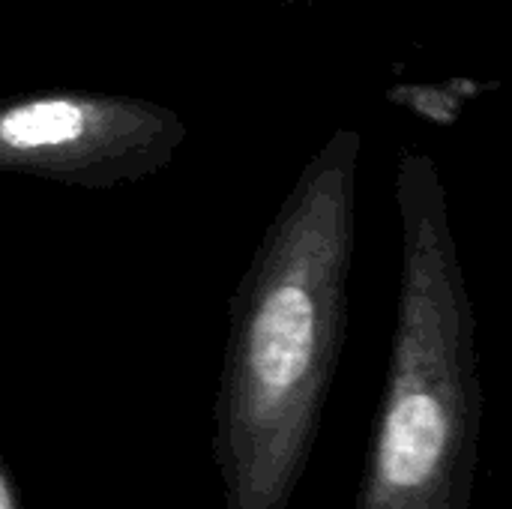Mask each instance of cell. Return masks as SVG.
Wrapping results in <instances>:
<instances>
[{"mask_svg":"<svg viewBox=\"0 0 512 509\" xmlns=\"http://www.w3.org/2000/svg\"><path fill=\"white\" fill-rule=\"evenodd\" d=\"M363 132L336 126L267 222L228 303L213 408L225 509H291L351 321Z\"/></svg>","mask_w":512,"mask_h":509,"instance_id":"obj_1","label":"cell"},{"mask_svg":"<svg viewBox=\"0 0 512 509\" xmlns=\"http://www.w3.org/2000/svg\"><path fill=\"white\" fill-rule=\"evenodd\" d=\"M393 201L396 324L357 509H468L483 426L477 312L432 153H396Z\"/></svg>","mask_w":512,"mask_h":509,"instance_id":"obj_2","label":"cell"},{"mask_svg":"<svg viewBox=\"0 0 512 509\" xmlns=\"http://www.w3.org/2000/svg\"><path fill=\"white\" fill-rule=\"evenodd\" d=\"M189 138L174 108L84 87L0 99V174L111 192L162 174Z\"/></svg>","mask_w":512,"mask_h":509,"instance_id":"obj_3","label":"cell"},{"mask_svg":"<svg viewBox=\"0 0 512 509\" xmlns=\"http://www.w3.org/2000/svg\"><path fill=\"white\" fill-rule=\"evenodd\" d=\"M0 509H21L18 507V495L12 486V477L6 471V465L0 462Z\"/></svg>","mask_w":512,"mask_h":509,"instance_id":"obj_4","label":"cell"},{"mask_svg":"<svg viewBox=\"0 0 512 509\" xmlns=\"http://www.w3.org/2000/svg\"><path fill=\"white\" fill-rule=\"evenodd\" d=\"M258 3H276V6H321L327 0H258Z\"/></svg>","mask_w":512,"mask_h":509,"instance_id":"obj_5","label":"cell"}]
</instances>
